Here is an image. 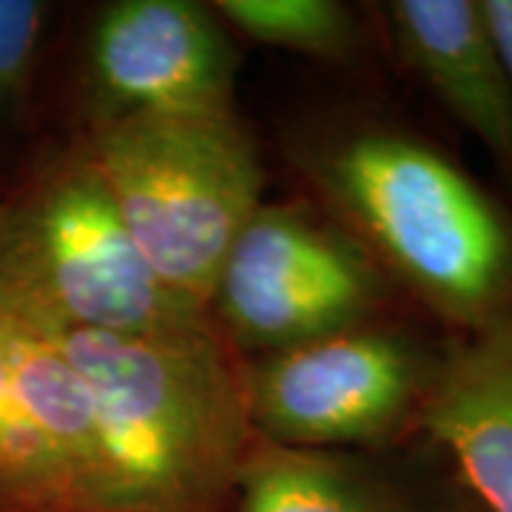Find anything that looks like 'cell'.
I'll list each match as a JSON object with an SVG mask.
<instances>
[{
	"label": "cell",
	"mask_w": 512,
	"mask_h": 512,
	"mask_svg": "<svg viewBox=\"0 0 512 512\" xmlns=\"http://www.w3.org/2000/svg\"><path fill=\"white\" fill-rule=\"evenodd\" d=\"M0 512H49L40 447L20 402L9 333L0 322Z\"/></svg>",
	"instance_id": "13"
},
{
	"label": "cell",
	"mask_w": 512,
	"mask_h": 512,
	"mask_svg": "<svg viewBox=\"0 0 512 512\" xmlns=\"http://www.w3.org/2000/svg\"><path fill=\"white\" fill-rule=\"evenodd\" d=\"M3 140H6V134H3V128H0V143H3Z\"/></svg>",
	"instance_id": "15"
},
{
	"label": "cell",
	"mask_w": 512,
	"mask_h": 512,
	"mask_svg": "<svg viewBox=\"0 0 512 512\" xmlns=\"http://www.w3.org/2000/svg\"><path fill=\"white\" fill-rule=\"evenodd\" d=\"M382 9L399 63L512 183V80L481 0H393Z\"/></svg>",
	"instance_id": "9"
},
{
	"label": "cell",
	"mask_w": 512,
	"mask_h": 512,
	"mask_svg": "<svg viewBox=\"0 0 512 512\" xmlns=\"http://www.w3.org/2000/svg\"><path fill=\"white\" fill-rule=\"evenodd\" d=\"M86 384L126 512H234L254 447L245 359L200 328L52 336Z\"/></svg>",
	"instance_id": "2"
},
{
	"label": "cell",
	"mask_w": 512,
	"mask_h": 512,
	"mask_svg": "<svg viewBox=\"0 0 512 512\" xmlns=\"http://www.w3.org/2000/svg\"><path fill=\"white\" fill-rule=\"evenodd\" d=\"M0 322L49 336L200 328L128 237L80 137L35 151L0 188Z\"/></svg>",
	"instance_id": "3"
},
{
	"label": "cell",
	"mask_w": 512,
	"mask_h": 512,
	"mask_svg": "<svg viewBox=\"0 0 512 512\" xmlns=\"http://www.w3.org/2000/svg\"><path fill=\"white\" fill-rule=\"evenodd\" d=\"M439 362L441 350L379 319L245 359L251 430L276 447L390 450L419 433Z\"/></svg>",
	"instance_id": "6"
},
{
	"label": "cell",
	"mask_w": 512,
	"mask_h": 512,
	"mask_svg": "<svg viewBox=\"0 0 512 512\" xmlns=\"http://www.w3.org/2000/svg\"><path fill=\"white\" fill-rule=\"evenodd\" d=\"M419 433L484 512H512V319L441 350Z\"/></svg>",
	"instance_id": "10"
},
{
	"label": "cell",
	"mask_w": 512,
	"mask_h": 512,
	"mask_svg": "<svg viewBox=\"0 0 512 512\" xmlns=\"http://www.w3.org/2000/svg\"><path fill=\"white\" fill-rule=\"evenodd\" d=\"M481 6L512 80V0H481Z\"/></svg>",
	"instance_id": "14"
},
{
	"label": "cell",
	"mask_w": 512,
	"mask_h": 512,
	"mask_svg": "<svg viewBox=\"0 0 512 512\" xmlns=\"http://www.w3.org/2000/svg\"><path fill=\"white\" fill-rule=\"evenodd\" d=\"M15 384L40 447L49 512H126L80 373L49 333L6 325Z\"/></svg>",
	"instance_id": "11"
},
{
	"label": "cell",
	"mask_w": 512,
	"mask_h": 512,
	"mask_svg": "<svg viewBox=\"0 0 512 512\" xmlns=\"http://www.w3.org/2000/svg\"><path fill=\"white\" fill-rule=\"evenodd\" d=\"M390 282L328 214L262 202L222 262L208 313L242 359L376 322Z\"/></svg>",
	"instance_id": "5"
},
{
	"label": "cell",
	"mask_w": 512,
	"mask_h": 512,
	"mask_svg": "<svg viewBox=\"0 0 512 512\" xmlns=\"http://www.w3.org/2000/svg\"><path fill=\"white\" fill-rule=\"evenodd\" d=\"M237 74V46L214 6L114 0L86 37L77 128L143 114L237 111Z\"/></svg>",
	"instance_id": "7"
},
{
	"label": "cell",
	"mask_w": 512,
	"mask_h": 512,
	"mask_svg": "<svg viewBox=\"0 0 512 512\" xmlns=\"http://www.w3.org/2000/svg\"><path fill=\"white\" fill-rule=\"evenodd\" d=\"M225 26L293 55L348 63L359 52V23L339 0H217Z\"/></svg>",
	"instance_id": "12"
},
{
	"label": "cell",
	"mask_w": 512,
	"mask_h": 512,
	"mask_svg": "<svg viewBox=\"0 0 512 512\" xmlns=\"http://www.w3.org/2000/svg\"><path fill=\"white\" fill-rule=\"evenodd\" d=\"M74 134L151 274L208 311L225 256L265 202V168L237 111L143 114Z\"/></svg>",
	"instance_id": "4"
},
{
	"label": "cell",
	"mask_w": 512,
	"mask_h": 512,
	"mask_svg": "<svg viewBox=\"0 0 512 512\" xmlns=\"http://www.w3.org/2000/svg\"><path fill=\"white\" fill-rule=\"evenodd\" d=\"M234 512H484L456 470L387 450H299L254 441Z\"/></svg>",
	"instance_id": "8"
},
{
	"label": "cell",
	"mask_w": 512,
	"mask_h": 512,
	"mask_svg": "<svg viewBox=\"0 0 512 512\" xmlns=\"http://www.w3.org/2000/svg\"><path fill=\"white\" fill-rule=\"evenodd\" d=\"M328 217L458 336L512 319V217L447 154L362 126L299 148Z\"/></svg>",
	"instance_id": "1"
}]
</instances>
